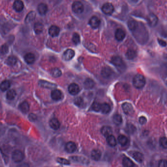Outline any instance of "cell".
<instances>
[{
    "label": "cell",
    "instance_id": "1",
    "mask_svg": "<svg viewBox=\"0 0 167 167\" xmlns=\"http://www.w3.org/2000/svg\"><path fill=\"white\" fill-rule=\"evenodd\" d=\"M145 84V78L142 74H136L133 78V85L135 88L141 89L144 87Z\"/></svg>",
    "mask_w": 167,
    "mask_h": 167
},
{
    "label": "cell",
    "instance_id": "2",
    "mask_svg": "<svg viewBox=\"0 0 167 167\" xmlns=\"http://www.w3.org/2000/svg\"><path fill=\"white\" fill-rule=\"evenodd\" d=\"M111 62L118 69L123 70L126 68L125 63L120 56H114L111 58Z\"/></svg>",
    "mask_w": 167,
    "mask_h": 167
},
{
    "label": "cell",
    "instance_id": "3",
    "mask_svg": "<svg viewBox=\"0 0 167 167\" xmlns=\"http://www.w3.org/2000/svg\"><path fill=\"white\" fill-rule=\"evenodd\" d=\"M25 156L23 152L20 150H15L12 153V159L14 162L20 163L24 160Z\"/></svg>",
    "mask_w": 167,
    "mask_h": 167
},
{
    "label": "cell",
    "instance_id": "4",
    "mask_svg": "<svg viewBox=\"0 0 167 167\" xmlns=\"http://www.w3.org/2000/svg\"><path fill=\"white\" fill-rule=\"evenodd\" d=\"M147 21L149 25L151 27H154L158 21L157 16L154 13L149 14L147 17Z\"/></svg>",
    "mask_w": 167,
    "mask_h": 167
},
{
    "label": "cell",
    "instance_id": "5",
    "mask_svg": "<svg viewBox=\"0 0 167 167\" xmlns=\"http://www.w3.org/2000/svg\"><path fill=\"white\" fill-rule=\"evenodd\" d=\"M73 11L76 14L82 13L84 11V5L81 2L79 1L74 2L72 5Z\"/></svg>",
    "mask_w": 167,
    "mask_h": 167
},
{
    "label": "cell",
    "instance_id": "6",
    "mask_svg": "<svg viewBox=\"0 0 167 167\" xmlns=\"http://www.w3.org/2000/svg\"><path fill=\"white\" fill-rule=\"evenodd\" d=\"M102 10L106 15H111L114 11V7L111 3H107L103 5L102 7Z\"/></svg>",
    "mask_w": 167,
    "mask_h": 167
},
{
    "label": "cell",
    "instance_id": "7",
    "mask_svg": "<svg viewBox=\"0 0 167 167\" xmlns=\"http://www.w3.org/2000/svg\"><path fill=\"white\" fill-rule=\"evenodd\" d=\"M122 109L124 113L127 115H132L134 113L133 106L128 103H125L122 105Z\"/></svg>",
    "mask_w": 167,
    "mask_h": 167
},
{
    "label": "cell",
    "instance_id": "8",
    "mask_svg": "<svg viewBox=\"0 0 167 167\" xmlns=\"http://www.w3.org/2000/svg\"><path fill=\"white\" fill-rule=\"evenodd\" d=\"M68 90L69 93L73 95H76L80 92L79 87L77 84L74 83L69 85Z\"/></svg>",
    "mask_w": 167,
    "mask_h": 167
},
{
    "label": "cell",
    "instance_id": "9",
    "mask_svg": "<svg viewBox=\"0 0 167 167\" xmlns=\"http://www.w3.org/2000/svg\"><path fill=\"white\" fill-rule=\"evenodd\" d=\"M89 24L93 29H97L99 27L100 24V20L96 16L91 17L89 21Z\"/></svg>",
    "mask_w": 167,
    "mask_h": 167
},
{
    "label": "cell",
    "instance_id": "10",
    "mask_svg": "<svg viewBox=\"0 0 167 167\" xmlns=\"http://www.w3.org/2000/svg\"><path fill=\"white\" fill-rule=\"evenodd\" d=\"M75 56V52L72 49H68L63 54V58L65 60H71Z\"/></svg>",
    "mask_w": 167,
    "mask_h": 167
},
{
    "label": "cell",
    "instance_id": "11",
    "mask_svg": "<svg viewBox=\"0 0 167 167\" xmlns=\"http://www.w3.org/2000/svg\"><path fill=\"white\" fill-rule=\"evenodd\" d=\"M126 36L125 32L122 29H118L116 30L115 34V38L118 41L123 40Z\"/></svg>",
    "mask_w": 167,
    "mask_h": 167
},
{
    "label": "cell",
    "instance_id": "12",
    "mask_svg": "<svg viewBox=\"0 0 167 167\" xmlns=\"http://www.w3.org/2000/svg\"><path fill=\"white\" fill-rule=\"evenodd\" d=\"M24 59L27 64H31L34 62L35 60V57L33 54L31 52H28L27 54H25Z\"/></svg>",
    "mask_w": 167,
    "mask_h": 167
},
{
    "label": "cell",
    "instance_id": "13",
    "mask_svg": "<svg viewBox=\"0 0 167 167\" xmlns=\"http://www.w3.org/2000/svg\"><path fill=\"white\" fill-rule=\"evenodd\" d=\"M62 92L59 90L54 89L51 93V97L54 101H59L62 98Z\"/></svg>",
    "mask_w": 167,
    "mask_h": 167
},
{
    "label": "cell",
    "instance_id": "14",
    "mask_svg": "<svg viewBox=\"0 0 167 167\" xmlns=\"http://www.w3.org/2000/svg\"><path fill=\"white\" fill-rule=\"evenodd\" d=\"M65 150L69 153H73L76 150V144L74 142H68L65 146Z\"/></svg>",
    "mask_w": 167,
    "mask_h": 167
},
{
    "label": "cell",
    "instance_id": "15",
    "mask_svg": "<svg viewBox=\"0 0 167 167\" xmlns=\"http://www.w3.org/2000/svg\"><path fill=\"white\" fill-rule=\"evenodd\" d=\"M24 3L21 1H16L13 5V9L17 12H21L24 9Z\"/></svg>",
    "mask_w": 167,
    "mask_h": 167
},
{
    "label": "cell",
    "instance_id": "16",
    "mask_svg": "<svg viewBox=\"0 0 167 167\" xmlns=\"http://www.w3.org/2000/svg\"><path fill=\"white\" fill-rule=\"evenodd\" d=\"M49 35L52 37H55L58 36L60 33V29L57 26L52 25L50 27L49 30Z\"/></svg>",
    "mask_w": 167,
    "mask_h": 167
},
{
    "label": "cell",
    "instance_id": "17",
    "mask_svg": "<svg viewBox=\"0 0 167 167\" xmlns=\"http://www.w3.org/2000/svg\"><path fill=\"white\" fill-rule=\"evenodd\" d=\"M49 125L51 128H53L54 130H57L59 129L60 126V123L59 120L56 118L51 119L49 121Z\"/></svg>",
    "mask_w": 167,
    "mask_h": 167
},
{
    "label": "cell",
    "instance_id": "18",
    "mask_svg": "<svg viewBox=\"0 0 167 167\" xmlns=\"http://www.w3.org/2000/svg\"><path fill=\"white\" fill-rule=\"evenodd\" d=\"M132 157L138 163H142L143 162L144 157L143 154H141L139 152H133L132 154Z\"/></svg>",
    "mask_w": 167,
    "mask_h": 167
},
{
    "label": "cell",
    "instance_id": "19",
    "mask_svg": "<svg viewBox=\"0 0 167 167\" xmlns=\"http://www.w3.org/2000/svg\"><path fill=\"white\" fill-rule=\"evenodd\" d=\"M47 10H48L47 6L45 3H40L38 6V11L41 15H44L46 14Z\"/></svg>",
    "mask_w": 167,
    "mask_h": 167
},
{
    "label": "cell",
    "instance_id": "20",
    "mask_svg": "<svg viewBox=\"0 0 167 167\" xmlns=\"http://www.w3.org/2000/svg\"><path fill=\"white\" fill-rule=\"evenodd\" d=\"M101 133L104 136L106 137L107 138L108 137L111 135L112 131L110 127L108 126H104L102 128Z\"/></svg>",
    "mask_w": 167,
    "mask_h": 167
},
{
    "label": "cell",
    "instance_id": "21",
    "mask_svg": "<svg viewBox=\"0 0 167 167\" xmlns=\"http://www.w3.org/2000/svg\"><path fill=\"white\" fill-rule=\"evenodd\" d=\"M136 52L133 49H129L126 54V56L127 58V59L128 60H132L134 59L136 57Z\"/></svg>",
    "mask_w": 167,
    "mask_h": 167
},
{
    "label": "cell",
    "instance_id": "22",
    "mask_svg": "<svg viewBox=\"0 0 167 167\" xmlns=\"http://www.w3.org/2000/svg\"><path fill=\"white\" fill-rule=\"evenodd\" d=\"M113 71L109 67H105L103 68L102 71V76L105 78H110L112 74Z\"/></svg>",
    "mask_w": 167,
    "mask_h": 167
},
{
    "label": "cell",
    "instance_id": "23",
    "mask_svg": "<svg viewBox=\"0 0 167 167\" xmlns=\"http://www.w3.org/2000/svg\"><path fill=\"white\" fill-rule=\"evenodd\" d=\"M39 85L41 87H44V88L51 89V88H55L56 87H57V85H56L54 84L51 83L49 82L44 81V80H40V81H39Z\"/></svg>",
    "mask_w": 167,
    "mask_h": 167
},
{
    "label": "cell",
    "instance_id": "24",
    "mask_svg": "<svg viewBox=\"0 0 167 167\" xmlns=\"http://www.w3.org/2000/svg\"><path fill=\"white\" fill-rule=\"evenodd\" d=\"M19 109L23 113H27L29 110V105L27 102L24 101L19 105Z\"/></svg>",
    "mask_w": 167,
    "mask_h": 167
},
{
    "label": "cell",
    "instance_id": "25",
    "mask_svg": "<svg viewBox=\"0 0 167 167\" xmlns=\"http://www.w3.org/2000/svg\"><path fill=\"white\" fill-rule=\"evenodd\" d=\"M101 152L98 150H93L91 152V158L94 160H99L101 157Z\"/></svg>",
    "mask_w": 167,
    "mask_h": 167
},
{
    "label": "cell",
    "instance_id": "26",
    "mask_svg": "<svg viewBox=\"0 0 167 167\" xmlns=\"http://www.w3.org/2000/svg\"><path fill=\"white\" fill-rule=\"evenodd\" d=\"M128 26L130 30L134 32L138 27L139 24L136 21L130 20L128 23Z\"/></svg>",
    "mask_w": 167,
    "mask_h": 167
},
{
    "label": "cell",
    "instance_id": "27",
    "mask_svg": "<svg viewBox=\"0 0 167 167\" xmlns=\"http://www.w3.org/2000/svg\"><path fill=\"white\" fill-rule=\"evenodd\" d=\"M10 85L11 83L10 81L7 80H5L0 84V90L3 92L7 91L10 88Z\"/></svg>",
    "mask_w": 167,
    "mask_h": 167
},
{
    "label": "cell",
    "instance_id": "28",
    "mask_svg": "<svg viewBox=\"0 0 167 167\" xmlns=\"http://www.w3.org/2000/svg\"><path fill=\"white\" fill-rule=\"evenodd\" d=\"M122 164L124 167H133L134 166L132 161L128 157L124 158L122 161Z\"/></svg>",
    "mask_w": 167,
    "mask_h": 167
},
{
    "label": "cell",
    "instance_id": "29",
    "mask_svg": "<svg viewBox=\"0 0 167 167\" xmlns=\"http://www.w3.org/2000/svg\"><path fill=\"white\" fill-rule=\"evenodd\" d=\"M35 16L36 13L34 11H31L29 12L25 19V23L29 24V23L33 21L35 18Z\"/></svg>",
    "mask_w": 167,
    "mask_h": 167
},
{
    "label": "cell",
    "instance_id": "30",
    "mask_svg": "<svg viewBox=\"0 0 167 167\" xmlns=\"http://www.w3.org/2000/svg\"><path fill=\"white\" fill-rule=\"evenodd\" d=\"M95 83L92 79L90 78H87L85 80L84 83V88L86 89H91L94 86Z\"/></svg>",
    "mask_w": 167,
    "mask_h": 167
},
{
    "label": "cell",
    "instance_id": "31",
    "mask_svg": "<svg viewBox=\"0 0 167 167\" xmlns=\"http://www.w3.org/2000/svg\"><path fill=\"white\" fill-rule=\"evenodd\" d=\"M106 142L108 145L111 147H115V146L116 145V140L113 135H111L110 136L106 138Z\"/></svg>",
    "mask_w": 167,
    "mask_h": 167
},
{
    "label": "cell",
    "instance_id": "32",
    "mask_svg": "<svg viewBox=\"0 0 167 167\" xmlns=\"http://www.w3.org/2000/svg\"><path fill=\"white\" fill-rule=\"evenodd\" d=\"M44 25L42 23L38 22L34 25V30L36 34H40L42 32Z\"/></svg>",
    "mask_w": 167,
    "mask_h": 167
},
{
    "label": "cell",
    "instance_id": "33",
    "mask_svg": "<svg viewBox=\"0 0 167 167\" xmlns=\"http://www.w3.org/2000/svg\"><path fill=\"white\" fill-rule=\"evenodd\" d=\"M17 59L15 56H9L6 60V63L9 66H13L17 63Z\"/></svg>",
    "mask_w": 167,
    "mask_h": 167
},
{
    "label": "cell",
    "instance_id": "34",
    "mask_svg": "<svg viewBox=\"0 0 167 167\" xmlns=\"http://www.w3.org/2000/svg\"><path fill=\"white\" fill-rule=\"evenodd\" d=\"M100 111L104 114H107L110 111V105L106 103H103L101 105Z\"/></svg>",
    "mask_w": 167,
    "mask_h": 167
},
{
    "label": "cell",
    "instance_id": "35",
    "mask_svg": "<svg viewBox=\"0 0 167 167\" xmlns=\"http://www.w3.org/2000/svg\"><path fill=\"white\" fill-rule=\"evenodd\" d=\"M118 141L119 144L122 146H124L127 145L128 142V139L127 137L124 135H121L118 137Z\"/></svg>",
    "mask_w": 167,
    "mask_h": 167
},
{
    "label": "cell",
    "instance_id": "36",
    "mask_svg": "<svg viewBox=\"0 0 167 167\" xmlns=\"http://www.w3.org/2000/svg\"><path fill=\"white\" fill-rule=\"evenodd\" d=\"M51 74L54 78H59L62 74V72L60 70L57 68H55L51 70Z\"/></svg>",
    "mask_w": 167,
    "mask_h": 167
},
{
    "label": "cell",
    "instance_id": "37",
    "mask_svg": "<svg viewBox=\"0 0 167 167\" xmlns=\"http://www.w3.org/2000/svg\"><path fill=\"white\" fill-rule=\"evenodd\" d=\"M16 96V92L13 89L9 90L7 93V98L9 100H13Z\"/></svg>",
    "mask_w": 167,
    "mask_h": 167
},
{
    "label": "cell",
    "instance_id": "38",
    "mask_svg": "<svg viewBox=\"0 0 167 167\" xmlns=\"http://www.w3.org/2000/svg\"><path fill=\"white\" fill-rule=\"evenodd\" d=\"M113 121L115 124L120 125L122 123V118L121 116L119 114H115L114 115L113 118Z\"/></svg>",
    "mask_w": 167,
    "mask_h": 167
},
{
    "label": "cell",
    "instance_id": "39",
    "mask_svg": "<svg viewBox=\"0 0 167 167\" xmlns=\"http://www.w3.org/2000/svg\"><path fill=\"white\" fill-rule=\"evenodd\" d=\"M126 132L129 134H132L136 131L135 127L132 124H128L126 127Z\"/></svg>",
    "mask_w": 167,
    "mask_h": 167
},
{
    "label": "cell",
    "instance_id": "40",
    "mask_svg": "<svg viewBox=\"0 0 167 167\" xmlns=\"http://www.w3.org/2000/svg\"><path fill=\"white\" fill-rule=\"evenodd\" d=\"M161 146L164 149H167V138L166 137H162L159 140Z\"/></svg>",
    "mask_w": 167,
    "mask_h": 167
},
{
    "label": "cell",
    "instance_id": "41",
    "mask_svg": "<svg viewBox=\"0 0 167 167\" xmlns=\"http://www.w3.org/2000/svg\"><path fill=\"white\" fill-rule=\"evenodd\" d=\"M101 104H100L98 102L95 101L92 105L91 108L93 110H94L95 111H100V109H101Z\"/></svg>",
    "mask_w": 167,
    "mask_h": 167
},
{
    "label": "cell",
    "instance_id": "42",
    "mask_svg": "<svg viewBox=\"0 0 167 167\" xmlns=\"http://www.w3.org/2000/svg\"><path fill=\"white\" fill-rule=\"evenodd\" d=\"M73 41L74 44H78L80 42V37L79 34L74 33L73 34Z\"/></svg>",
    "mask_w": 167,
    "mask_h": 167
},
{
    "label": "cell",
    "instance_id": "43",
    "mask_svg": "<svg viewBox=\"0 0 167 167\" xmlns=\"http://www.w3.org/2000/svg\"><path fill=\"white\" fill-rule=\"evenodd\" d=\"M9 51V47L6 44L3 45L2 46L0 47V53L1 54H6Z\"/></svg>",
    "mask_w": 167,
    "mask_h": 167
},
{
    "label": "cell",
    "instance_id": "44",
    "mask_svg": "<svg viewBox=\"0 0 167 167\" xmlns=\"http://www.w3.org/2000/svg\"><path fill=\"white\" fill-rule=\"evenodd\" d=\"M57 162L60 164H63V165H69L70 164L69 161L67 160L66 159L62 158H58L57 159Z\"/></svg>",
    "mask_w": 167,
    "mask_h": 167
},
{
    "label": "cell",
    "instance_id": "45",
    "mask_svg": "<svg viewBox=\"0 0 167 167\" xmlns=\"http://www.w3.org/2000/svg\"><path fill=\"white\" fill-rule=\"evenodd\" d=\"M74 103L78 106H81L83 105V99L81 97H78L74 101Z\"/></svg>",
    "mask_w": 167,
    "mask_h": 167
},
{
    "label": "cell",
    "instance_id": "46",
    "mask_svg": "<svg viewBox=\"0 0 167 167\" xmlns=\"http://www.w3.org/2000/svg\"><path fill=\"white\" fill-rule=\"evenodd\" d=\"M158 167H167V161L161 159L159 161Z\"/></svg>",
    "mask_w": 167,
    "mask_h": 167
},
{
    "label": "cell",
    "instance_id": "47",
    "mask_svg": "<svg viewBox=\"0 0 167 167\" xmlns=\"http://www.w3.org/2000/svg\"><path fill=\"white\" fill-rule=\"evenodd\" d=\"M139 122L141 125H145L147 123V119L145 117L141 116L140 117L139 119Z\"/></svg>",
    "mask_w": 167,
    "mask_h": 167
},
{
    "label": "cell",
    "instance_id": "48",
    "mask_svg": "<svg viewBox=\"0 0 167 167\" xmlns=\"http://www.w3.org/2000/svg\"><path fill=\"white\" fill-rule=\"evenodd\" d=\"M29 119L31 121H34L37 119V117L34 114H31L29 115Z\"/></svg>",
    "mask_w": 167,
    "mask_h": 167
},
{
    "label": "cell",
    "instance_id": "49",
    "mask_svg": "<svg viewBox=\"0 0 167 167\" xmlns=\"http://www.w3.org/2000/svg\"><path fill=\"white\" fill-rule=\"evenodd\" d=\"M158 42L160 45L162 47H166L167 46V42L163 40L162 39H158Z\"/></svg>",
    "mask_w": 167,
    "mask_h": 167
},
{
    "label": "cell",
    "instance_id": "50",
    "mask_svg": "<svg viewBox=\"0 0 167 167\" xmlns=\"http://www.w3.org/2000/svg\"><path fill=\"white\" fill-rule=\"evenodd\" d=\"M17 167H29V165L27 163H24L20 164L19 165L17 166Z\"/></svg>",
    "mask_w": 167,
    "mask_h": 167
}]
</instances>
